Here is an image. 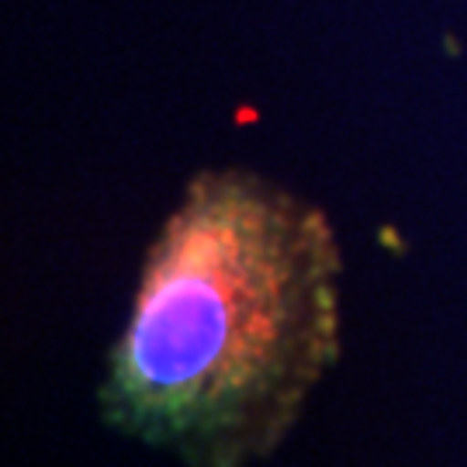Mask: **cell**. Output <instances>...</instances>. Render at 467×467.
<instances>
[{"label": "cell", "instance_id": "obj_1", "mask_svg": "<svg viewBox=\"0 0 467 467\" xmlns=\"http://www.w3.org/2000/svg\"><path fill=\"white\" fill-rule=\"evenodd\" d=\"M343 353V250L326 208L208 167L146 246L98 384L100 422L184 467H256Z\"/></svg>", "mask_w": 467, "mask_h": 467}]
</instances>
